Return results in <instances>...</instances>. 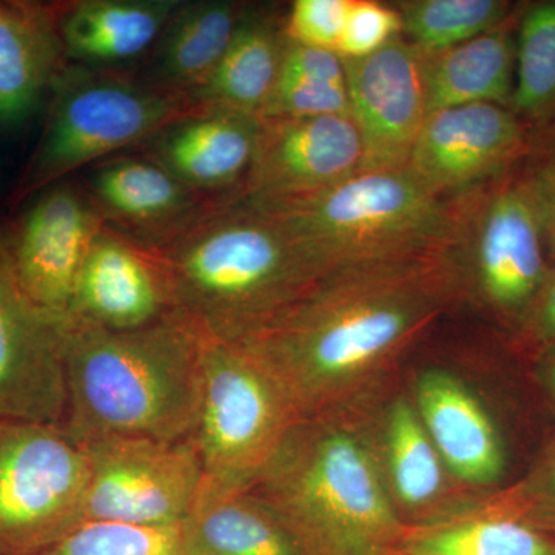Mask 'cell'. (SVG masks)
Instances as JSON below:
<instances>
[{
	"instance_id": "1",
	"label": "cell",
	"mask_w": 555,
	"mask_h": 555,
	"mask_svg": "<svg viewBox=\"0 0 555 555\" xmlns=\"http://www.w3.org/2000/svg\"><path fill=\"white\" fill-rule=\"evenodd\" d=\"M449 251L328 270L305 297L240 339L298 418L406 345L447 301Z\"/></svg>"
},
{
	"instance_id": "2",
	"label": "cell",
	"mask_w": 555,
	"mask_h": 555,
	"mask_svg": "<svg viewBox=\"0 0 555 555\" xmlns=\"http://www.w3.org/2000/svg\"><path fill=\"white\" fill-rule=\"evenodd\" d=\"M203 332L179 312L112 331L65 320V433L78 444L108 437L179 441L198 422Z\"/></svg>"
},
{
	"instance_id": "3",
	"label": "cell",
	"mask_w": 555,
	"mask_h": 555,
	"mask_svg": "<svg viewBox=\"0 0 555 555\" xmlns=\"http://www.w3.org/2000/svg\"><path fill=\"white\" fill-rule=\"evenodd\" d=\"M137 246L166 276L175 310L229 343L291 308L327 273L275 221L241 199L207 206L169 235Z\"/></svg>"
},
{
	"instance_id": "4",
	"label": "cell",
	"mask_w": 555,
	"mask_h": 555,
	"mask_svg": "<svg viewBox=\"0 0 555 555\" xmlns=\"http://www.w3.org/2000/svg\"><path fill=\"white\" fill-rule=\"evenodd\" d=\"M315 555H392L403 529L366 444L301 416L250 486Z\"/></svg>"
},
{
	"instance_id": "5",
	"label": "cell",
	"mask_w": 555,
	"mask_h": 555,
	"mask_svg": "<svg viewBox=\"0 0 555 555\" xmlns=\"http://www.w3.org/2000/svg\"><path fill=\"white\" fill-rule=\"evenodd\" d=\"M326 272L341 266L451 251L463 208L420 184L409 171H363L294 198L251 203Z\"/></svg>"
},
{
	"instance_id": "6",
	"label": "cell",
	"mask_w": 555,
	"mask_h": 555,
	"mask_svg": "<svg viewBox=\"0 0 555 555\" xmlns=\"http://www.w3.org/2000/svg\"><path fill=\"white\" fill-rule=\"evenodd\" d=\"M297 420L275 379L250 353L203 332L192 441L206 480L222 488H250Z\"/></svg>"
},
{
	"instance_id": "7",
	"label": "cell",
	"mask_w": 555,
	"mask_h": 555,
	"mask_svg": "<svg viewBox=\"0 0 555 555\" xmlns=\"http://www.w3.org/2000/svg\"><path fill=\"white\" fill-rule=\"evenodd\" d=\"M89 477L61 425L0 418V555H39L83 524Z\"/></svg>"
},
{
	"instance_id": "8",
	"label": "cell",
	"mask_w": 555,
	"mask_h": 555,
	"mask_svg": "<svg viewBox=\"0 0 555 555\" xmlns=\"http://www.w3.org/2000/svg\"><path fill=\"white\" fill-rule=\"evenodd\" d=\"M24 181L28 195L164 129L198 109L181 96L113 78L64 79Z\"/></svg>"
},
{
	"instance_id": "9",
	"label": "cell",
	"mask_w": 555,
	"mask_h": 555,
	"mask_svg": "<svg viewBox=\"0 0 555 555\" xmlns=\"http://www.w3.org/2000/svg\"><path fill=\"white\" fill-rule=\"evenodd\" d=\"M82 447L90 466L83 524L179 526L203 488V463L192 438L108 437Z\"/></svg>"
},
{
	"instance_id": "10",
	"label": "cell",
	"mask_w": 555,
	"mask_h": 555,
	"mask_svg": "<svg viewBox=\"0 0 555 555\" xmlns=\"http://www.w3.org/2000/svg\"><path fill=\"white\" fill-rule=\"evenodd\" d=\"M474 204L470 210L463 207L454 247L465 250L481 298L495 312L525 323L551 268L524 175L502 179Z\"/></svg>"
},
{
	"instance_id": "11",
	"label": "cell",
	"mask_w": 555,
	"mask_h": 555,
	"mask_svg": "<svg viewBox=\"0 0 555 555\" xmlns=\"http://www.w3.org/2000/svg\"><path fill=\"white\" fill-rule=\"evenodd\" d=\"M65 320L25 292L10 236L0 232V418L64 423Z\"/></svg>"
},
{
	"instance_id": "12",
	"label": "cell",
	"mask_w": 555,
	"mask_h": 555,
	"mask_svg": "<svg viewBox=\"0 0 555 555\" xmlns=\"http://www.w3.org/2000/svg\"><path fill=\"white\" fill-rule=\"evenodd\" d=\"M526 126L511 108L467 104L430 113L404 170L448 198L502 178L529 149Z\"/></svg>"
},
{
	"instance_id": "13",
	"label": "cell",
	"mask_w": 555,
	"mask_h": 555,
	"mask_svg": "<svg viewBox=\"0 0 555 555\" xmlns=\"http://www.w3.org/2000/svg\"><path fill=\"white\" fill-rule=\"evenodd\" d=\"M343 62L363 145L360 173L404 169L427 119L425 54L398 36L371 56Z\"/></svg>"
},
{
	"instance_id": "14",
	"label": "cell",
	"mask_w": 555,
	"mask_h": 555,
	"mask_svg": "<svg viewBox=\"0 0 555 555\" xmlns=\"http://www.w3.org/2000/svg\"><path fill=\"white\" fill-rule=\"evenodd\" d=\"M363 145L350 115L261 119L241 199L266 203L308 195L360 173Z\"/></svg>"
},
{
	"instance_id": "15",
	"label": "cell",
	"mask_w": 555,
	"mask_h": 555,
	"mask_svg": "<svg viewBox=\"0 0 555 555\" xmlns=\"http://www.w3.org/2000/svg\"><path fill=\"white\" fill-rule=\"evenodd\" d=\"M101 230L100 215L69 185H54L28 208L10 246L36 305L67 318L80 268Z\"/></svg>"
},
{
	"instance_id": "16",
	"label": "cell",
	"mask_w": 555,
	"mask_h": 555,
	"mask_svg": "<svg viewBox=\"0 0 555 555\" xmlns=\"http://www.w3.org/2000/svg\"><path fill=\"white\" fill-rule=\"evenodd\" d=\"M171 312L177 310L158 266L137 244L102 229L80 268L67 318L131 331Z\"/></svg>"
},
{
	"instance_id": "17",
	"label": "cell",
	"mask_w": 555,
	"mask_h": 555,
	"mask_svg": "<svg viewBox=\"0 0 555 555\" xmlns=\"http://www.w3.org/2000/svg\"><path fill=\"white\" fill-rule=\"evenodd\" d=\"M418 416L440 459L466 483L492 485L506 459L499 430L473 392L454 375L427 371L416 386Z\"/></svg>"
},
{
	"instance_id": "18",
	"label": "cell",
	"mask_w": 555,
	"mask_h": 555,
	"mask_svg": "<svg viewBox=\"0 0 555 555\" xmlns=\"http://www.w3.org/2000/svg\"><path fill=\"white\" fill-rule=\"evenodd\" d=\"M261 119L233 112H195L156 134V163L193 190L225 189L246 179Z\"/></svg>"
},
{
	"instance_id": "19",
	"label": "cell",
	"mask_w": 555,
	"mask_h": 555,
	"mask_svg": "<svg viewBox=\"0 0 555 555\" xmlns=\"http://www.w3.org/2000/svg\"><path fill=\"white\" fill-rule=\"evenodd\" d=\"M179 531L190 555H315L250 489L222 488L206 478Z\"/></svg>"
},
{
	"instance_id": "20",
	"label": "cell",
	"mask_w": 555,
	"mask_h": 555,
	"mask_svg": "<svg viewBox=\"0 0 555 555\" xmlns=\"http://www.w3.org/2000/svg\"><path fill=\"white\" fill-rule=\"evenodd\" d=\"M64 47L49 7L0 2V124L27 119L60 78Z\"/></svg>"
},
{
	"instance_id": "21",
	"label": "cell",
	"mask_w": 555,
	"mask_h": 555,
	"mask_svg": "<svg viewBox=\"0 0 555 555\" xmlns=\"http://www.w3.org/2000/svg\"><path fill=\"white\" fill-rule=\"evenodd\" d=\"M287 36L275 16L247 9L217 68L184 100L198 112L261 115L275 89Z\"/></svg>"
},
{
	"instance_id": "22",
	"label": "cell",
	"mask_w": 555,
	"mask_h": 555,
	"mask_svg": "<svg viewBox=\"0 0 555 555\" xmlns=\"http://www.w3.org/2000/svg\"><path fill=\"white\" fill-rule=\"evenodd\" d=\"M90 188L109 218L138 232L134 244L169 235L207 207L199 204L196 190L150 160L104 164L91 177Z\"/></svg>"
},
{
	"instance_id": "23",
	"label": "cell",
	"mask_w": 555,
	"mask_h": 555,
	"mask_svg": "<svg viewBox=\"0 0 555 555\" xmlns=\"http://www.w3.org/2000/svg\"><path fill=\"white\" fill-rule=\"evenodd\" d=\"M179 0H82L57 16L65 56L82 64L134 60L159 40Z\"/></svg>"
},
{
	"instance_id": "24",
	"label": "cell",
	"mask_w": 555,
	"mask_h": 555,
	"mask_svg": "<svg viewBox=\"0 0 555 555\" xmlns=\"http://www.w3.org/2000/svg\"><path fill=\"white\" fill-rule=\"evenodd\" d=\"M513 20L454 49L425 54L427 116L481 102L511 108L517 60Z\"/></svg>"
},
{
	"instance_id": "25",
	"label": "cell",
	"mask_w": 555,
	"mask_h": 555,
	"mask_svg": "<svg viewBox=\"0 0 555 555\" xmlns=\"http://www.w3.org/2000/svg\"><path fill=\"white\" fill-rule=\"evenodd\" d=\"M246 7L225 0L181 2L160 35L158 90L184 98L224 56Z\"/></svg>"
},
{
	"instance_id": "26",
	"label": "cell",
	"mask_w": 555,
	"mask_h": 555,
	"mask_svg": "<svg viewBox=\"0 0 555 555\" xmlns=\"http://www.w3.org/2000/svg\"><path fill=\"white\" fill-rule=\"evenodd\" d=\"M516 89L511 109L525 126L555 122V0L529 3L518 17Z\"/></svg>"
},
{
	"instance_id": "27",
	"label": "cell",
	"mask_w": 555,
	"mask_h": 555,
	"mask_svg": "<svg viewBox=\"0 0 555 555\" xmlns=\"http://www.w3.org/2000/svg\"><path fill=\"white\" fill-rule=\"evenodd\" d=\"M408 42L426 56L494 31L513 20L505 0H411L396 7Z\"/></svg>"
},
{
	"instance_id": "28",
	"label": "cell",
	"mask_w": 555,
	"mask_h": 555,
	"mask_svg": "<svg viewBox=\"0 0 555 555\" xmlns=\"http://www.w3.org/2000/svg\"><path fill=\"white\" fill-rule=\"evenodd\" d=\"M408 555H555V540L534 526L491 517L409 537Z\"/></svg>"
},
{
	"instance_id": "29",
	"label": "cell",
	"mask_w": 555,
	"mask_h": 555,
	"mask_svg": "<svg viewBox=\"0 0 555 555\" xmlns=\"http://www.w3.org/2000/svg\"><path fill=\"white\" fill-rule=\"evenodd\" d=\"M387 455L393 488L408 506L423 505L440 491V455L418 414L404 401L389 415Z\"/></svg>"
},
{
	"instance_id": "30",
	"label": "cell",
	"mask_w": 555,
	"mask_h": 555,
	"mask_svg": "<svg viewBox=\"0 0 555 555\" xmlns=\"http://www.w3.org/2000/svg\"><path fill=\"white\" fill-rule=\"evenodd\" d=\"M39 555H190L179 526L86 521Z\"/></svg>"
},
{
	"instance_id": "31",
	"label": "cell",
	"mask_w": 555,
	"mask_h": 555,
	"mask_svg": "<svg viewBox=\"0 0 555 555\" xmlns=\"http://www.w3.org/2000/svg\"><path fill=\"white\" fill-rule=\"evenodd\" d=\"M350 115L346 86L315 80L278 79L259 119Z\"/></svg>"
},
{
	"instance_id": "32",
	"label": "cell",
	"mask_w": 555,
	"mask_h": 555,
	"mask_svg": "<svg viewBox=\"0 0 555 555\" xmlns=\"http://www.w3.org/2000/svg\"><path fill=\"white\" fill-rule=\"evenodd\" d=\"M401 17L396 7L372 0H350L337 53L343 60L371 56L401 36Z\"/></svg>"
},
{
	"instance_id": "33",
	"label": "cell",
	"mask_w": 555,
	"mask_h": 555,
	"mask_svg": "<svg viewBox=\"0 0 555 555\" xmlns=\"http://www.w3.org/2000/svg\"><path fill=\"white\" fill-rule=\"evenodd\" d=\"M350 0H297L292 3L284 30L301 46L337 51Z\"/></svg>"
},
{
	"instance_id": "34",
	"label": "cell",
	"mask_w": 555,
	"mask_h": 555,
	"mask_svg": "<svg viewBox=\"0 0 555 555\" xmlns=\"http://www.w3.org/2000/svg\"><path fill=\"white\" fill-rule=\"evenodd\" d=\"M278 79L315 80L332 86H346L345 62L337 51L301 46L287 39Z\"/></svg>"
},
{
	"instance_id": "35",
	"label": "cell",
	"mask_w": 555,
	"mask_h": 555,
	"mask_svg": "<svg viewBox=\"0 0 555 555\" xmlns=\"http://www.w3.org/2000/svg\"><path fill=\"white\" fill-rule=\"evenodd\" d=\"M524 178L539 215L547 257L555 258V166L535 159Z\"/></svg>"
},
{
	"instance_id": "36",
	"label": "cell",
	"mask_w": 555,
	"mask_h": 555,
	"mask_svg": "<svg viewBox=\"0 0 555 555\" xmlns=\"http://www.w3.org/2000/svg\"><path fill=\"white\" fill-rule=\"evenodd\" d=\"M525 326L539 341L555 345V268L550 269L545 283L526 317Z\"/></svg>"
},
{
	"instance_id": "37",
	"label": "cell",
	"mask_w": 555,
	"mask_h": 555,
	"mask_svg": "<svg viewBox=\"0 0 555 555\" xmlns=\"http://www.w3.org/2000/svg\"><path fill=\"white\" fill-rule=\"evenodd\" d=\"M537 159L555 166V122L542 129V134L537 141Z\"/></svg>"
},
{
	"instance_id": "38",
	"label": "cell",
	"mask_w": 555,
	"mask_h": 555,
	"mask_svg": "<svg viewBox=\"0 0 555 555\" xmlns=\"http://www.w3.org/2000/svg\"><path fill=\"white\" fill-rule=\"evenodd\" d=\"M542 377L550 396L555 403V345L550 347L542 361Z\"/></svg>"
},
{
	"instance_id": "39",
	"label": "cell",
	"mask_w": 555,
	"mask_h": 555,
	"mask_svg": "<svg viewBox=\"0 0 555 555\" xmlns=\"http://www.w3.org/2000/svg\"><path fill=\"white\" fill-rule=\"evenodd\" d=\"M542 486L547 500H550L551 505L555 507V452L553 456H551L550 462H547L545 473H543Z\"/></svg>"
}]
</instances>
